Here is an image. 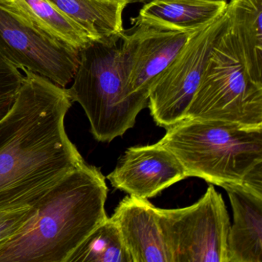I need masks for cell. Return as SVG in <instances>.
I'll return each instance as SVG.
<instances>
[{
	"instance_id": "obj_4",
	"label": "cell",
	"mask_w": 262,
	"mask_h": 262,
	"mask_svg": "<svg viewBox=\"0 0 262 262\" xmlns=\"http://www.w3.org/2000/svg\"><path fill=\"white\" fill-rule=\"evenodd\" d=\"M120 36L93 41L79 52V62L68 90L72 102L83 108L96 140L110 142L136 124L148 98L132 94L121 62Z\"/></svg>"
},
{
	"instance_id": "obj_19",
	"label": "cell",
	"mask_w": 262,
	"mask_h": 262,
	"mask_svg": "<svg viewBox=\"0 0 262 262\" xmlns=\"http://www.w3.org/2000/svg\"><path fill=\"white\" fill-rule=\"evenodd\" d=\"M35 212V205L0 211V246L18 234Z\"/></svg>"
},
{
	"instance_id": "obj_12",
	"label": "cell",
	"mask_w": 262,
	"mask_h": 262,
	"mask_svg": "<svg viewBox=\"0 0 262 262\" xmlns=\"http://www.w3.org/2000/svg\"><path fill=\"white\" fill-rule=\"evenodd\" d=\"M227 6V0H148L130 21L132 26L193 33L223 16Z\"/></svg>"
},
{
	"instance_id": "obj_9",
	"label": "cell",
	"mask_w": 262,
	"mask_h": 262,
	"mask_svg": "<svg viewBox=\"0 0 262 262\" xmlns=\"http://www.w3.org/2000/svg\"><path fill=\"white\" fill-rule=\"evenodd\" d=\"M119 41L121 62L130 93L148 97V90L192 33L133 26ZM194 33V32H193Z\"/></svg>"
},
{
	"instance_id": "obj_7",
	"label": "cell",
	"mask_w": 262,
	"mask_h": 262,
	"mask_svg": "<svg viewBox=\"0 0 262 262\" xmlns=\"http://www.w3.org/2000/svg\"><path fill=\"white\" fill-rule=\"evenodd\" d=\"M156 209L171 262H228L231 222L223 198L213 185L193 205Z\"/></svg>"
},
{
	"instance_id": "obj_18",
	"label": "cell",
	"mask_w": 262,
	"mask_h": 262,
	"mask_svg": "<svg viewBox=\"0 0 262 262\" xmlns=\"http://www.w3.org/2000/svg\"><path fill=\"white\" fill-rule=\"evenodd\" d=\"M23 79L24 76L19 69L0 57V119L13 106Z\"/></svg>"
},
{
	"instance_id": "obj_8",
	"label": "cell",
	"mask_w": 262,
	"mask_h": 262,
	"mask_svg": "<svg viewBox=\"0 0 262 262\" xmlns=\"http://www.w3.org/2000/svg\"><path fill=\"white\" fill-rule=\"evenodd\" d=\"M226 15L190 35L182 50L151 83L148 108L156 125L170 128L185 120L208 53Z\"/></svg>"
},
{
	"instance_id": "obj_11",
	"label": "cell",
	"mask_w": 262,
	"mask_h": 262,
	"mask_svg": "<svg viewBox=\"0 0 262 262\" xmlns=\"http://www.w3.org/2000/svg\"><path fill=\"white\" fill-rule=\"evenodd\" d=\"M110 217L117 225L133 262H171L156 206L148 199L126 196Z\"/></svg>"
},
{
	"instance_id": "obj_5",
	"label": "cell",
	"mask_w": 262,
	"mask_h": 262,
	"mask_svg": "<svg viewBox=\"0 0 262 262\" xmlns=\"http://www.w3.org/2000/svg\"><path fill=\"white\" fill-rule=\"evenodd\" d=\"M186 119L262 127V83L248 74L227 15L208 53Z\"/></svg>"
},
{
	"instance_id": "obj_10",
	"label": "cell",
	"mask_w": 262,
	"mask_h": 262,
	"mask_svg": "<svg viewBox=\"0 0 262 262\" xmlns=\"http://www.w3.org/2000/svg\"><path fill=\"white\" fill-rule=\"evenodd\" d=\"M188 177L177 158L159 142L128 148L107 176L116 189L148 199Z\"/></svg>"
},
{
	"instance_id": "obj_13",
	"label": "cell",
	"mask_w": 262,
	"mask_h": 262,
	"mask_svg": "<svg viewBox=\"0 0 262 262\" xmlns=\"http://www.w3.org/2000/svg\"><path fill=\"white\" fill-rule=\"evenodd\" d=\"M233 210L228 262H262V194L241 186L224 188Z\"/></svg>"
},
{
	"instance_id": "obj_16",
	"label": "cell",
	"mask_w": 262,
	"mask_h": 262,
	"mask_svg": "<svg viewBox=\"0 0 262 262\" xmlns=\"http://www.w3.org/2000/svg\"><path fill=\"white\" fill-rule=\"evenodd\" d=\"M67 262H133L122 234L111 217L99 225Z\"/></svg>"
},
{
	"instance_id": "obj_14",
	"label": "cell",
	"mask_w": 262,
	"mask_h": 262,
	"mask_svg": "<svg viewBox=\"0 0 262 262\" xmlns=\"http://www.w3.org/2000/svg\"><path fill=\"white\" fill-rule=\"evenodd\" d=\"M66 16L79 24L93 40L120 36L126 0H49Z\"/></svg>"
},
{
	"instance_id": "obj_20",
	"label": "cell",
	"mask_w": 262,
	"mask_h": 262,
	"mask_svg": "<svg viewBox=\"0 0 262 262\" xmlns=\"http://www.w3.org/2000/svg\"><path fill=\"white\" fill-rule=\"evenodd\" d=\"M127 2L128 3V4H138V3H145L148 0H126Z\"/></svg>"
},
{
	"instance_id": "obj_3",
	"label": "cell",
	"mask_w": 262,
	"mask_h": 262,
	"mask_svg": "<svg viewBox=\"0 0 262 262\" xmlns=\"http://www.w3.org/2000/svg\"><path fill=\"white\" fill-rule=\"evenodd\" d=\"M158 142L177 158L188 178L262 194V127L186 119L167 128Z\"/></svg>"
},
{
	"instance_id": "obj_6",
	"label": "cell",
	"mask_w": 262,
	"mask_h": 262,
	"mask_svg": "<svg viewBox=\"0 0 262 262\" xmlns=\"http://www.w3.org/2000/svg\"><path fill=\"white\" fill-rule=\"evenodd\" d=\"M0 57L66 88L74 78L79 52L53 36L13 0H0Z\"/></svg>"
},
{
	"instance_id": "obj_1",
	"label": "cell",
	"mask_w": 262,
	"mask_h": 262,
	"mask_svg": "<svg viewBox=\"0 0 262 262\" xmlns=\"http://www.w3.org/2000/svg\"><path fill=\"white\" fill-rule=\"evenodd\" d=\"M24 71L16 100L0 119V211L34 205L85 162L66 131L68 90Z\"/></svg>"
},
{
	"instance_id": "obj_17",
	"label": "cell",
	"mask_w": 262,
	"mask_h": 262,
	"mask_svg": "<svg viewBox=\"0 0 262 262\" xmlns=\"http://www.w3.org/2000/svg\"><path fill=\"white\" fill-rule=\"evenodd\" d=\"M27 10L53 36L78 51H82L93 39L79 24L66 16L49 0H13Z\"/></svg>"
},
{
	"instance_id": "obj_15",
	"label": "cell",
	"mask_w": 262,
	"mask_h": 262,
	"mask_svg": "<svg viewBox=\"0 0 262 262\" xmlns=\"http://www.w3.org/2000/svg\"><path fill=\"white\" fill-rule=\"evenodd\" d=\"M225 13L248 74L254 82L262 83V0H230Z\"/></svg>"
},
{
	"instance_id": "obj_2",
	"label": "cell",
	"mask_w": 262,
	"mask_h": 262,
	"mask_svg": "<svg viewBox=\"0 0 262 262\" xmlns=\"http://www.w3.org/2000/svg\"><path fill=\"white\" fill-rule=\"evenodd\" d=\"M108 187L99 168L86 162L68 173L36 203L35 212L0 246V262H67L108 216Z\"/></svg>"
}]
</instances>
